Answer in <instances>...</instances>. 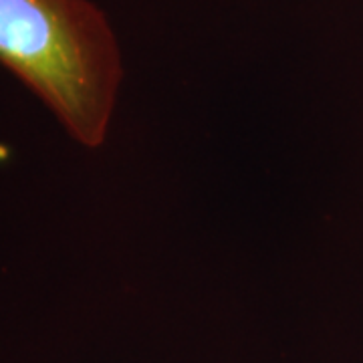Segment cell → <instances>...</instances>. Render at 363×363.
<instances>
[{"label": "cell", "instance_id": "cell-1", "mask_svg": "<svg viewBox=\"0 0 363 363\" xmlns=\"http://www.w3.org/2000/svg\"><path fill=\"white\" fill-rule=\"evenodd\" d=\"M0 65L81 145L104 143L123 65L116 30L93 0H0Z\"/></svg>", "mask_w": 363, "mask_h": 363}]
</instances>
